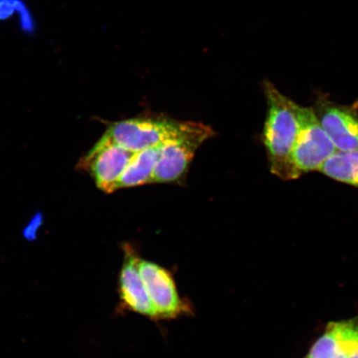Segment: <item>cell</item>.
<instances>
[{
  "mask_svg": "<svg viewBox=\"0 0 358 358\" xmlns=\"http://www.w3.org/2000/svg\"><path fill=\"white\" fill-rule=\"evenodd\" d=\"M267 114L262 141L268 168L282 180L299 178L293 163V151L299 129L297 103L282 94L274 85L264 80Z\"/></svg>",
  "mask_w": 358,
  "mask_h": 358,
  "instance_id": "1",
  "label": "cell"
},
{
  "mask_svg": "<svg viewBox=\"0 0 358 358\" xmlns=\"http://www.w3.org/2000/svg\"><path fill=\"white\" fill-rule=\"evenodd\" d=\"M196 122L159 117L133 118L112 123L100 140L132 152L159 147L189 132Z\"/></svg>",
  "mask_w": 358,
  "mask_h": 358,
  "instance_id": "2",
  "label": "cell"
},
{
  "mask_svg": "<svg viewBox=\"0 0 358 358\" xmlns=\"http://www.w3.org/2000/svg\"><path fill=\"white\" fill-rule=\"evenodd\" d=\"M299 129L293 151V163L299 177L320 171L336 151L335 145L324 131L313 107H298Z\"/></svg>",
  "mask_w": 358,
  "mask_h": 358,
  "instance_id": "3",
  "label": "cell"
},
{
  "mask_svg": "<svg viewBox=\"0 0 358 358\" xmlns=\"http://www.w3.org/2000/svg\"><path fill=\"white\" fill-rule=\"evenodd\" d=\"M138 268L160 321L194 315V304L179 294L172 272L159 264L143 259Z\"/></svg>",
  "mask_w": 358,
  "mask_h": 358,
  "instance_id": "4",
  "label": "cell"
},
{
  "mask_svg": "<svg viewBox=\"0 0 358 358\" xmlns=\"http://www.w3.org/2000/svg\"><path fill=\"white\" fill-rule=\"evenodd\" d=\"M214 134L211 127L196 122L189 132L161 145L152 182H172L181 178L196 150Z\"/></svg>",
  "mask_w": 358,
  "mask_h": 358,
  "instance_id": "5",
  "label": "cell"
},
{
  "mask_svg": "<svg viewBox=\"0 0 358 358\" xmlns=\"http://www.w3.org/2000/svg\"><path fill=\"white\" fill-rule=\"evenodd\" d=\"M322 127L338 151L358 150V101L338 104L324 93H317L313 106Z\"/></svg>",
  "mask_w": 358,
  "mask_h": 358,
  "instance_id": "6",
  "label": "cell"
},
{
  "mask_svg": "<svg viewBox=\"0 0 358 358\" xmlns=\"http://www.w3.org/2000/svg\"><path fill=\"white\" fill-rule=\"evenodd\" d=\"M123 252L124 262L120 268L117 285V313H134L155 323L160 322L138 268L141 258L131 245L125 244Z\"/></svg>",
  "mask_w": 358,
  "mask_h": 358,
  "instance_id": "7",
  "label": "cell"
},
{
  "mask_svg": "<svg viewBox=\"0 0 358 358\" xmlns=\"http://www.w3.org/2000/svg\"><path fill=\"white\" fill-rule=\"evenodd\" d=\"M136 152L100 140L80 160V167L91 173L99 189L111 194L117 190L120 177Z\"/></svg>",
  "mask_w": 358,
  "mask_h": 358,
  "instance_id": "8",
  "label": "cell"
},
{
  "mask_svg": "<svg viewBox=\"0 0 358 358\" xmlns=\"http://www.w3.org/2000/svg\"><path fill=\"white\" fill-rule=\"evenodd\" d=\"M358 352V315L330 322L313 343L308 356L312 358H351Z\"/></svg>",
  "mask_w": 358,
  "mask_h": 358,
  "instance_id": "9",
  "label": "cell"
},
{
  "mask_svg": "<svg viewBox=\"0 0 358 358\" xmlns=\"http://www.w3.org/2000/svg\"><path fill=\"white\" fill-rule=\"evenodd\" d=\"M159 150V146L136 152L120 178L117 190L152 183Z\"/></svg>",
  "mask_w": 358,
  "mask_h": 358,
  "instance_id": "10",
  "label": "cell"
},
{
  "mask_svg": "<svg viewBox=\"0 0 358 358\" xmlns=\"http://www.w3.org/2000/svg\"><path fill=\"white\" fill-rule=\"evenodd\" d=\"M320 172L334 180L358 189V150L336 151Z\"/></svg>",
  "mask_w": 358,
  "mask_h": 358,
  "instance_id": "11",
  "label": "cell"
},
{
  "mask_svg": "<svg viewBox=\"0 0 358 358\" xmlns=\"http://www.w3.org/2000/svg\"><path fill=\"white\" fill-rule=\"evenodd\" d=\"M351 358H358V352L355 353Z\"/></svg>",
  "mask_w": 358,
  "mask_h": 358,
  "instance_id": "12",
  "label": "cell"
},
{
  "mask_svg": "<svg viewBox=\"0 0 358 358\" xmlns=\"http://www.w3.org/2000/svg\"><path fill=\"white\" fill-rule=\"evenodd\" d=\"M304 358H312V357H310V356H308V355H307V356H306V357H304Z\"/></svg>",
  "mask_w": 358,
  "mask_h": 358,
  "instance_id": "13",
  "label": "cell"
}]
</instances>
